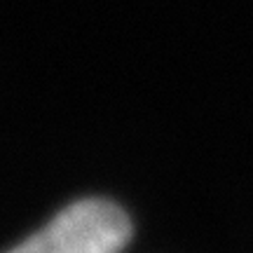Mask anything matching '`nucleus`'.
<instances>
[{
	"instance_id": "1",
	"label": "nucleus",
	"mask_w": 253,
	"mask_h": 253,
	"mask_svg": "<svg viewBox=\"0 0 253 253\" xmlns=\"http://www.w3.org/2000/svg\"><path fill=\"white\" fill-rule=\"evenodd\" d=\"M131 239V223L113 202L80 199L9 253H120Z\"/></svg>"
}]
</instances>
